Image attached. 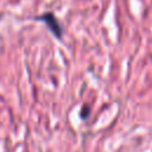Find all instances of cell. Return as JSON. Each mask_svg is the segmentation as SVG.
Masks as SVG:
<instances>
[{
  "label": "cell",
  "mask_w": 152,
  "mask_h": 152,
  "mask_svg": "<svg viewBox=\"0 0 152 152\" xmlns=\"http://www.w3.org/2000/svg\"><path fill=\"white\" fill-rule=\"evenodd\" d=\"M90 106H88V104H83V107L81 108V112H80V116H81V119H87L88 116H89V114H90Z\"/></svg>",
  "instance_id": "7a4b0ae2"
},
{
  "label": "cell",
  "mask_w": 152,
  "mask_h": 152,
  "mask_svg": "<svg viewBox=\"0 0 152 152\" xmlns=\"http://www.w3.org/2000/svg\"><path fill=\"white\" fill-rule=\"evenodd\" d=\"M36 20H39V21H43L46 27L50 30V32L58 39H62L63 37V27L59 23V20L57 19V17L52 13V12H45L43 13L42 15L39 17H34Z\"/></svg>",
  "instance_id": "6da1fadb"
}]
</instances>
